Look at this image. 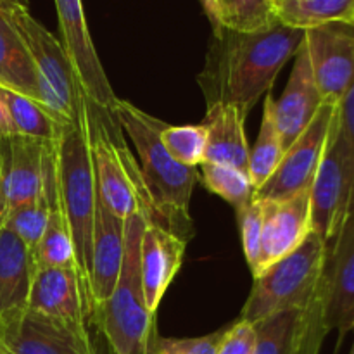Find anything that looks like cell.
Segmentation results:
<instances>
[{
	"label": "cell",
	"instance_id": "e575fe53",
	"mask_svg": "<svg viewBox=\"0 0 354 354\" xmlns=\"http://www.w3.org/2000/svg\"><path fill=\"white\" fill-rule=\"evenodd\" d=\"M201 6H203L204 12H206L207 19H209L211 26H213V33L218 35L223 31V28H221L220 24V19H218V12H216V6H214V0H199Z\"/></svg>",
	"mask_w": 354,
	"mask_h": 354
},
{
	"label": "cell",
	"instance_id": "9c48e42d",
	"mask_svg": "<svg viewBox=\"0 0 354 354\" xmlns=\"http://www.w3.org/2000/svg\"><path fill=\"white\" fill-rule=\"evenodd\" d=\"M0 344L12 354H99L82 324L23 308L0 320Z\"/></svg>",
	"mask_w": 354,
	"mask_h": 354
},
{
	"label": "cell",
	"instance_id": "5bb4252c",
	"mask_svg": "<svg viewBox=\"0 0 354 354\" xmlns=\"http://www.w3.org/2000/svg\"><path fill=\"white\" fill-rule=\"evenodd\" d=\"M325 325L339 342L354 330V207L337 237L328 244L324 272Z\"/></svg>",
	"mask_w": 354,
	"mask_h": 354
},
{
	"label": "cell",
	"instance_id": "ffe728a7",
	"mask_svg": "<svg viewBox=\"0 0 354 354\" xmlns=\"http://www.w3.org/2000/svg\"><path fill=\"white\" fill-rule=\"evenodd\" d=\"M248 114L234 104H207L203 124L207 130V145L204 162L228 165L248 171L249 142L245 135Z\"/></svg>",
	"mask_w": 354,
	"mask_h": 354
},
{
	"label": "cell",
	"instance_id": "f35d334b",
	"mask_svg": "<svg viewBox=\"0 0 354 354\" xmlns=\"http://www.w3.org/2000/svg\"><path fill=\"white\" fill-rule=\"evenodd\" d=\"M349 354H354V342H353V348H351V353H349Z\"/></svg>",
	"mask_w": 354,
	"mask_h": 354
},
{
	"label": "cell",
	"instance_id": "8992f818",
	"mask_svg": "<svg viewBox=\"0 0 354 354\" xmlns=\"http://www.w3.org/2000/svg\"><path fill=\"white\" fill-rule=\"evenodd\" d=\"M328 245L315 232L282 259L254 277L241 320L258 324L289 310H306L324 286Z\"/></svg>",
	"mask_w": 354,
	"mask_h": 354
},
{
	"label": "cell",
	"instance_id": "5b68a950",
	"mask_svg": "<svg viewBox=\"0 0 354 354\" xmlns=\"http://www.w3.org/2000/svg\"><path fill=\"white\" fill-rule=\"evenodd\" d=\"M147 218L133 214L124 225V256L109 299L93 313L114 354H149L156 334V313L145 304L140 273V241Z\"/></svg>",
	"mask_w": 354,
	"mask_h": 354
},
{
	"label": "cell",
	"instance_id": "4316f807",
	"mask_svg": "<svg viewBox=\"0 0 354 354\" xmlns=\"http://www.w3.org/2000/svg\"><path fill=\"white\" fill-rule=\"evenodd\" d=\"M199 180L211 194L220 196L234 207L241 206L254 197L256 189L249 173L244 169L234 168V166L203 162Z\"/></svg>",
	"mask_w": 354,
	"mask_h": 354
},
{
	"label": "cell",
	"instance_id": "e0dca14e",
	"mask_svg": "<svg viewBox=\"0 0 354 354\" xmlns=\"http://www.w3.org/2000/svg\"><path fill=\"white\" fill-rule=\"evenodd\" d=\"M325 100L315 82L306 45L294 55V66L282 97L275 100V121L282 138L283 152L310 127Z\"/></svg>",
	"mask_w": 354,
	"mask_h": 354
},
{
	"label": "cell",
	"instance_id": "74e56055",
	"mask_svg": "<svg viewBox=\"0 0 354 354\" xmlns=\"http://www.w3.org/2000/svg\"><path fill=\"white\" fill-rule=\"evenodd\" d=\"M349 24H351V26H354V10H353V16H351V23H349Z\"/></svg>",
	"mask_w": 354,
	"mask_h": 354
},
{
	"label": "cell",
	"instance_id": "4dcf8cb0",
	"mask_svg": "<svg viewBox=\"0 0 354 354\" xmlns=\"http://www.w3.org/2000/svg\"><path fill=\"white\" fill-rule=\"evenodd\" d=\"M237 214L239 232H241L242 249H244L245 261L256 275L261 254V234H263V203L258 197H252L248 203L235 207Z\"/></svg>",
	"mask_w": 354,
	"mask_h": 354
},
{
	"label": "cell",
	"instance_id": "f1b7e54d",
	"mask_svg": "<svg viewBox=\"0 0 354 354\" xmlns=\"http://www.w3.org/2000/svg\"><path fill=\"white\" fill-rule=\"evenodd\" d=\"M161 144L180 165L197 168L204 162L207 145V130L203 123L171 127L166 124L161 130Z\"/></svg>",
	"mask_w": 354,
	"mask_h": 354
},
{
	"label": "cell",
	"instance_id": "7a4b0ae2",
	"mask_svg": "<svg viewBox=\"0 0 354 354\" xmlns=\"http://www.w3.org/2000/svg\"><path fill=\"white\" fill-rule=\"evenodd\" d=\"M118 123L131 138L138 156V168L147 189L154 221L183 241L192 237L190 199L199 182L197 168L180 165L161 144L165 121L151 116L128 100L118 102L114 109Z\"/></svg>",
	"mask_w": 354,
	"mask_h": 354
},
{
	"label": "cell",
	"instance_id": "44dd1931",
	"mask_svg": "<svg viewBox=\"0 0 354 354\" xmlns=\"http://www.w3.org/2000/svg\"><path fill=\"white\" fill-rule=\"evenodd\" d=\"M35 258L12 230L0 227V320L26 308Z\"/></svg>",
	"mask_w": 354,
	"mask_h": 354
},
{
	"label": "cell",
	"instance_id": "1f68e13d",
	"mask_svg": "<svg viewBox=\"0 0 354 354\" xmlns=\"http://www.w3.org/2000/svg\"><path fill=\"white\" fill-rule=\"evenodd\" d=\"M227 328L203 335V337H159L152 341L149 354H216L218 346L223 339Z\"/></svg>",
	"mask_w": 354,
	"mask_h": 354
},
{
	"label": "cell",
	"instance_id": "8fae6325",
	"mask_svg": "<svg viewBox=\"0 0 354 354\" xmlns=\"http://www.w3.org/2000/svg\"><path fill=\"white\" fill-rule=\"evenodd\" d=\"M61 44L75 68L82 90L93 106L114 113L120 99L114 93L86 26L82 0H55Z\"/></svg>",
	"mask_w": 354,
	"mask_h": 354
},
{
	"label": "cell",
	"instance_id": "83f0119b",
	"mask_svg": "<svg viewBox=\"0 0 354 354\" xmlns=\"http://www.w3.org/2000/svg\"><path fill=\"white\" fill-rule=\"evenodd\" d=\"M221 28L234 31H254L270 26L277 19L273 0H214Z\"/></svg>",
	"mask_w": 354,
	"mask_h": 354
},
{
	"label": "cell",
	"instance_id": "7c38bea8",
	"mask_svg": "<svg viewBox=\"0 0 354 354\" xmlns=\"http://www.w3.org/2000/svg\"><path fill=\"white\" fill-rule=\"evenodd\" d=\"M315 82L325 102L341 104L354 83V26L330 23L304 33Z\"/></svg>",
	"mask_w": 354,
	"mask_h": 354
},
{
	"label": "cell",
	"instance_id": "277c9868",
	"mask_svg": "<svg viewBox=\"0 0 354 354\" xmlns=\"http://www.w3.org/2000/svg\"><path fill=\"white\" fill-rule=\"evenodd\" d=\"M78 116L88 135L97 192L104 206L121 220L142 214L152 223L154 214L140 168L114 113L93 106L85 97L80 102Z\"/></svg>",
	"mask_w": 354,
	"mask_h": 354
},
{
	"label": "cell",
	"instance_id": "3957f363",
	"mask_svg": "<svg viewBox=\"0 0 354 354\" xmlns=\"http://www.w3.org/2000/svg\"><path fill=\"white\" fill-rule=\"evenodd\" d=\"M55 180L59 197L68 220L75 249L76 272L85 294L92 320L90 306V254H92L93 216L97 206V182L93 171L92 152L85 123L76 114L73 123L64 124L57 137L52 140Z\"/></svg>",
	"mask_w": 354,
	"mask_h": 354
},
{
	"label": "cell",
	"instance_id": "9a60e30c",
	"mask_svg": "<svg viewBox=\"0 0 354 354\" xmlns=\"http://www.w3.org/2000/svg\"><path fill=\"white\" fill-rule=\"evenodd\" d=\"M261 254L256 275L296 251L311 234L310 190L279 201H263ZM254 275V277H256Z\"/></svg>",
	"mask_w": 354,
	"mask_h": 354
},
{
	"label": "cell",
	"instance_id": "d6a6232c",
	"mask_svg": "<svg viewBox=\"0 0 354 354\" xmlns=\"http://www.w3.org/2000/svg\"><path fill=\"white\" fill-rule=\"evenodd\" d=\"M256 327L245 320L235 322L227 328L216 354H254Z\"/></svg>",
	"mask_w": 354,
	"mask_h": 354
},
{
	"label": "cell",
	"instance_id": "484cf974",
	"mask_svg": "<svg viewBox=\"0 0 354 354\" xmlns=\"http://www.w3.org/2000/svg\"><path fill=\"white\" fill-rule=\"evenodd\" d=\"M254 354H299L301 310H289L254 324Z\"/></svg>",
	"mask_w": 354,
	"mask_h": 354
},
{
	"label": "cell",
	"instance_id": "ba28073f",
	"mask_svg": "<svg viewBox=\"0 0 354 354\" xmlns=\"http://www.w3.org/2000/svg\"><path fill=\"white\" fill-rule=\"evenodd\" d=\"M2 9L9 14L17 33L30 50L40 78L57 93L66 109L76 120L80 102L86 95L61 40H57L44 24L31 16L28 0H14Z\"/></svg>",
	"mask_w": 354,
	"mask_h": 354
},
{
	"label": "cell",
	"instance_id": "603a6c76",
	"mask_svg": "<svg viewBox=\"0 0 354 354\" xmlns=\"http://www.w3.org/2000/svg\"><path fill=\"white\" fill-rule=\"evenodd\" d=\"M0 95L6 104L14 133L21 135V137L52 142L57 137L61 127L73 123V121H61L44 104L9 88L0 86Z\"/></svg>",
	"mask_w": 354,
	"mask_h": 354
},
{
	"label": "cell",
	"instance_id": "7402d4cb",
	"mask_svg": "<svg viewBox=\"0 0 354 354\" xmlns=\"http://www.w3.org/2000/svg\"><path fill=\"white\" fill-rule=\"evenodd\" d=\"M0 86L38 100L40 75L9 14L0 7Z\"/></svg>",
	"mask_w": 354,
	"mask_h": 354
},
{
	"label": "cell",
	"instance_id": "836d02e7",
	"mask_svg": "<svg viewBox=\"0 0 354 354\" xmlns=\"http://www.w3.org/2000/svg\"><path fill=\"white\" fill-rule=\"evenodd\" d=\"M337 116L342 137H344L346 144H348L354 162V83L351 88H349V92L344 95V99L341 100V104H339Z\"/></svg>",
	"mask_w": 354,
	"mask_h": 354
},
{
	"label": "cell",
	"instance_id": "ac0fdd59",
	"mask_svg": "<svg viewBox=\"0 0 354 354\" xmlns=\"http://www.w3.org/2000/svg\"><path fill=\"white\" fill-rule=\"evenodd\" d=\"M26 308L73 324L86 325L90 320L78 273L62 266H35Z\"/></svg>",
	"mask_w": 354,
	"mask_h": 354
},
{
	"label": "cell",
	"instance_id": "d4e9b609",
	"mask_svg": "<svg viewBox=\"0 0 354 354\" xmlns=\"http://www.w3.org/2000/svg\"><path fill=\"white\" fill-rule=\"evenodd\" d=\"M282 156L283 145L275 121V99L273 95L266 93L258 138H256L254 145L249 149L248 173L254 189H259L273 175Z\"/></svg>",
	"mask_w": 354,
	"mask_h": 354
},
{
	"label": "cell",
	"instance_id": "f546056e",
	"mask_svg": "<svg viewBox=\"0 0 354 354\" xmlns=\"http://www.w3.org/2000/svg\"><path fill=\"white\" fill-rule=\"evenodd\" d=\"M48 209L50 207H48L47 190H45L44 185V192L37 201L10 213L6 225H3V227H7L16 234V237L26 245V249L31 252L33 258L45 234V228H47Z\"/></svg>",
	"mask_w": 354,
	"mask_h": 354
},
{
	"label": "cell",
	"instance_id": "4fadbf2b",
	"mask_svg": "<svg viewBox=\"0 0 354 354\" xmlns=\"http://www.w3.org/2000/svg\"><path fill=\"white\" fill-rule=\"evenodd\" d=\"M45 144L21 135L0 138V227L44 192Z\"/></svg>",
	"mask_w": 354,
	"mask_h": 354
},
{
	"label": "cell",
	"instance_id": "52a82bcc",
	"mask_svg": "<svg viewBox=\"0 0 354 354\" xmlns=\"http://www.w3.org/2000/svg\"><path fill=\"white\" fill-rule=\"evenodd\" d=\"M310 204L311 230L328 245L354 207V162L339 127L337 111L310 189Z\"/></svg>",
	"mask_w": 354,
	"mask_h": 354
},
{
	"label": "cell",
	"instance_id": "6da1fadb",
	"mask_svg": "<svg viewBox=\"0 0 354 354\" xmlns=\"http://www.w3.org/2000/svg\"><path fill=\"white\" fill-rule=\"evenodd\" d=\"M304 30L275 21L254 31L223 28L211 41L199 85L207 104H234L245 114L272 90L277 76L304 41Z\"/></svg>",
	"mask_w": 354,
	"mask_h": 354
},
{
	"label": "cell",
	"instance_id": "8d00e7d4",
	"mask_svg": "<svg viewBox=\"0 0 354 354\" xmlns=\"http://www.w3.org/2000/svg\"><path fill=\"white\" fill-rule=\"evenodd\" d=\"M0 354H12L3 344H0Z\"/></svg>",
	"mask_w": 354,
	"mask_h": 354
},
{
	"label": "cell",
	"instance_id": "30bf717a",
	"mask_svg": "<svg viewBox=\"0 0 354 354\" xmlns=\"http://www.w3.org/2000/svg\"><path fill=\"white\" fill-rule=\"evenodd\" d=\"M339 104L325 102L310 127L286 149L273 175L256 189L254 197L263 201H279L310 190L317 176L328 131Z\"/></svg>",
	"mask_w": 354,
	"mask_h": 354
},
{
	"label": "cell",
	"instance_id": "d6986e66",
	"mask_svg": "<svg viewBox=\"0 0 354 354\" xmlns=\"http://www.w3.org/2000/svg\"><path fill=\"white\" fill-rule=\"evenodd\" d=\"M187 241L158 223L145 221L140 241V273L145 304L156 313L182 266Z\"/></svg>",
	"mask_w": 354,
	"mask_h": 354
},
{
	"label": "cell",
	"instance_id": "d590c367",
	"mask_svg": "<svg viewBox=\"0 0 354 354\" xmlns=\"http://www.w3.org/2000/svg\"><path fill=\"white\" fill-rule=\"evenodd\" d=\"M10 135H16L12 130V124H10L9 114H7L6 104H3L2 95H0V138L10 137Z\"/></svg>",
	"mask_w": 354,
	"mask_h": 354
},
{
	"label": "cell",
	"instance_id": "cb8c5ba5",
	"mask_svg": "<svg viewBox=\"0 0 354 354\" xmlns=\"http://www.w3.org/2000/svg\"><path fill=\"white\" fill-rule=\"evenodd\" d=\"M280 23L297 30H311L330 23H351L354 0H273Z\"/></svg>",
	"mask_w": 354,
	"mask_h": 354
},
{
	"label": "cell",
	"instance_id": "2e32d148",
	"mask_svg": "<svg viewBox=\"0 0 354 354\" xmlns=\"http://www.w3.org/2000/svg\"><path fill=\"white\" fill-rule=\"evenodd\" d=\"M99 194V192H97ZM124 225L97 196L90 254V306L92 317L114 290L124 256Z\"/></svg>",
	"mask_w": 354,
	"mask_h": 354
}]
</instances>
